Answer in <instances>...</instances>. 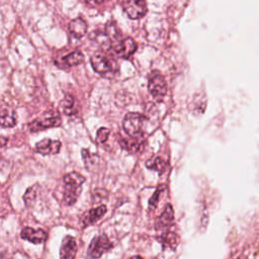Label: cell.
Returning <instances> with one entry per match:
<instances>
[{"label": "cell", "mask_w": 259, "mask_h": 259, "mask_svg": "<svg viewBox=\"0 0 259 259\" xmlns=\"http://www.w3.org/2000/svg\"><path fill=\"white\" fill-rule=\"evenodd\" d=\"M64 194L63 201L66 205L74 204L82 190V184L85 182V177L78 172H70L63 178Z\"/></svg>", "instance_id": "obj_1"}, {"label": "cell", "mask_w": 259, "mask_h": 259, "mask_svg": "<svg viewBox=\"0 0 259 259\" xmlns=\"http://www.w3.org/2000/svg\"><path fill=\"white\" fill-rule=\"evenodd\" d=\"M146 121L147 117L144 114L138 112H130L123 118L122 127L130 137L141 139L144 136V126Z\"/></svg>", "instance_id": "obj_2"}, {"label": "cell", "mask_w": 259, "mask_h": 259, "mask_svg": "<svg viewBox=\"0 0 259 259\" xmlns=\"http://www.w3.org/2000/svg\"><path fill=\"white\" fill-rule=\"evenodd\" d=\"M148 88L151 95L158 101H161L167 93V83L159 71L151 72L149 76Z\"/></svg>", "instance_id": "obj_3"}, {"label": "cell", "mask_w": 259, "mask_h": 259, "mask_svg": "<svg viewBox=\"0 0 259 259\" xmlns=\"http://www.w3.org/2000/svg\"><path fill=\"white\" fill-rule=\"evenodd\" d=\"M111 248L112 244L107 236L100 235L92 239L87 250V256L90 258H99L103 255V253L107 252Z\"/></svg>", "instance_id": "obj_4"}, {"label": "cell", "mask_w": 259, "mask_h": 259, "mask_svg": "<svg viewBox=\"0 0 259 259\" xmlns=\"http://www.w3.org/2000/svg\"><path fill=\"white\" fill-rule=\"evenodd\" d=\"M123 11L131 19H140L147 13L146 0H125L122 4Z\"/></svg>", "instance_id": "obj_5"}, {"label": "cell", "mask_w": 259, "mask_h": 259, "mask_svg": "<svg viewBox=\"0 0 259 259\" xmlns=\"http://www.w3.org/2000/svg\"><path fill=\"white\" fill-rule=\"evenodd\" d=\"M61 124V117L57 113L55 114H49V115H44L39 118H36L32 120L28 124V128L30 132H38L42 131L49 127H55L59 126Z\"/></svg>", "instance_id": "obj_6"}, {"label": "cell", "mask_w": 259, "mask_h": 259, "mask_svg": "<svg viewBox=\"0 0 259 259\" xmlns=\"http://www.w3.org/2000/svg\"><path fill=\"white\" fill-rule=\"evenodd\" d=\"M91 65L94 71L102 76H106L114 72L113 62L102 54H94L91 57Z\"/></svg>", "instance_id": "obj_7"}, {"label": "cell", "mask_w": 259, "mask_h": 259, "mask_svg": "<svg viewBox=\"0 0 259 259\" xmlns=\"http://www.w3.org/2000/svg\"><path fill=\"white\" fill-rule=\"evenodd\" d=\"M137 48L138 46L136 41L132 37H126L122 39L118 45H116L113 48V51L118 57L123 59H128L135 54V52L137 51Z\"/></svg>", "instance_id": "obj_8"}, {"label": "cell", "mask_w": 259, "mask_h": 259, "mask_svg": "<svg viewBox=\"0 0 259 259\" xmlns=\"http://www.w3.org/2000/svg\"><path fill=\"white\" fill-rule=\"evenodd\" d=\"M61 146L62 144L60 141L44 139L40 142L36 143L35 150L41 155H55L60 152Z\"/></svg>", "instance_id": "obj_9"}, {"label": "cell", "mask_w": 259, "mask_h": 259, "mask_svg": "<svg viewBox=\"0 0 259 259\" xmlns=\"http://www.w3.org/2000/svg\"><path fill=\"white\" fill-rule=\"evenodd\" d=\"M20 236H21L22 239L27 240V241H29L30 243H33V244H41L48 238V235L44 230H41V229H32L30 227L24 228L21 231Z\"/></svg>", "instance_id": "obj_10"}, {"label": "cell", "mask_w": 259, "mask_h": 259, "mask_svg": "<svg viewBox=\"0 0 259 259\" xmlns=\"http://www.w3.org/2000/svg\"><path fill=\"white\" fill-rule=\"evenodd\" d=\"M78 246L76 240L71 236H66L63 239L62 246L60 249V256L64 259H72L76 256Z\"/></svg>", "instance_id": "obj_11"}, {"label": "cell", "mask_w": 259, "mask_h": 259, "mask_svg": "<svg viewBox=\"0 0 259 259\" xmlns=\"http://www.w3.org/2000/svg\"><path fill=\"white\" fill-rule=\"evenodd\" d=\"M106 212V206L105 205H99L95 208H92L88 211H86L82 217H81V223L83 228H86L87 226L93 225L96 223L98 220H100L104 213Z\"/></svg>", "instance_id": "obj_12"}, {"label": "cell", "mask_w": 259, "mask_h": 259, "mask_svg": "<svg viewBox=\"0 0 259 259\" xmlns=\"http://www.w3.org/2000/svg\"><path fill=\"white\" fill-rule=\"evenodd\" d=\"M84 61V55L80 51H74L65 57H63L60 61H56V64L61 68H71L73 66H77Z\"/></svg>", "instance_id": "obj_13"}, {"label": "cell", "mask_w": 259, "mask_h": 259, "mask_svg": "<svg viewBox=\"0 0 259 259\" xmlns=\"http://www.w3.org/2000/svg\"><path fill=\"white\" fill-rule=\"evenodd\" d=\"M68 28H69V31L70 33L76 37V38H81L83 37L86 32H87V23L86 21L81 18V17H77V18H74L72 19L70 22H69V25H68Z\"/></svg>", "instance_id": "obj_14"}, {"label": "cell", "mask_w": 259, "mask_h": 259, "mask_svg": "<svg viewBox=\"0 0 259 259\" xmlns=\"http://www.w3.org/2000/svg\"><path fill=\"white\" fill-rule=\"evenodd\" d=\"M16 112L9 106L0 108V125L3 127H12L16 124Z\"/></svg>", "instance_id": "obj_15"}, {"label": "cell", "mask_w": 259, "mask_h": 259, "mask_svg": "<svg viewBox=\"0 0 259 259\" xmlns=\"http://www.w3.org/2000/svg\"><path fill=\"white\" fill-rule=\"evenodd\" d=\"M174 222V211L173 207L170 203H167L163 212L159 217L158 223H157V229H163L170 227Z\"/></svg>", "instance_id": "obj_16"}, {"label": "cell", "mask_w": 259, "mask_h": 259, "mask_svg": "<svg viewBox=\"0 0 259 259\" xmlns=\"http://www.w3.org/2000/svg\"><path fill=\"white\" fill-rule=\"evenodd\" d=\"M161 244L163 245V247H169L170 249L174 250L177 245H178V237L175 233H171V232H168V233H165L161 236V238H159Z\"/></svg>", "instance_id": "obj_17"}, {"label": "cell", "mask_w": 259, "mask_h": 259, "mask_svg": "<svg viewBox=\"0 0 259 259\" xmlns=\"http://www.w3.org/2000/svg\"><path fill=\"white\" fill-rule=\"evenodd\" d=\"M139 139H135V138H132L131 140L130 139H121L119 141V144H120V147L131 153H137L140 151V148L142 146V144L138 141Z\"/></svg>", "instance_id": "obj_18"}, {"label": "cell", "mask_w": 259, "mask_h": 259, "mask_svg": "<svg viewBox=\"0 0 259 259\" xmlns=\"http://www.w3.org/2000/svg\"><path fill=\"white\" fill-rule=\"evenodd\" d=\"M146 166L149 169L156 170V171H158L161 174L165 170V168H166V163L160 157H156V158H152L151 160H149L147 162Z\"/></svg>", "instance_id": "obj_19"}, {"label": "cell", "mask_w": 259, "mask_h": 259, "mask_svg": "<svg viewBox=\"0 0 259 259\" xmlns=\"http://www.w3.org/2000/svg\"><path fill=\"white\" fill-rule=\"evenodd\" d=\"M61 106L67 115L74 114V98L71 95H68L66 98H64V100L61 102Z\"/></svg>", "instance_id": "obj_20"}, {"label": "cell", "mask_w": 259, "mask_h": 259, "mask_svg": "<svg viewBox=\"0 0 259 259\" xmlns=\"http://www.w3.org/2000/svg\"><path fill=\"white\" fill-rule=\"evenodd\" d=\"M109 133H110V131L108 128L100 127L96 133V141L98 143H104L107 140Z\"/></svg>", "instance_id": "obj_21"}, {"label": "cell", "mask_w": 259, "mask_h": 259, "mask_svg": "<svg viewBox=\"0 0 259 259\" xmlns=\"http://www.w3.org/2000/svg\"><path fill=\"white\" fill-rule=\"evenodd\" d=\"M34 197H35V186L27 189L24 194V201H25L26 205L30 204L34 200Z\"/></svg>", "instance_id": "obj_22"}, {"label": "cell", "mask_w": 259, "mask_h": 259, "mask_svg": "<svg viewBox=\"0 0 259 259\" xmlns=\"http://www.w3.org/2000/svg\"><path fill=\"white\" fill-rule=\"evenodd\" d=\"M160 189L161 188H159V189H157L156 190V192L154 193V195L150 198V200H149V204H150V207H156L157 206V203H158V198H159V193H160Z\"/></svg>", "instance_id": "obj_23"}, {"label": "cell", "mask_w": 259, "mask_h": 259, "mask_svg": "<svg viewBox=\"0 0 259 259\" xmlns=\"http://www.w3.org/2000/svg\"><path fill=\"white\" fill-rule=\"evenodd\" d=\"M106 0H85V2L88 4V5H91V6H95V5H99V4H102L103 2H105Z\"/></svg>", "instance_id": "obj_24"}, {"label": "cell", "mask_w": 259, "mask_h": 259, "mask_svg": "<svg viewBox=\"0 0 259 259\" xmlns=\"http://www.w3.org/2000/svg\"><path fill=\"white\" fill-rule=\"evenodd\" d=\"M7 144V138L5 137H0V148L5 146Z\"/></svg>", "instance_id": "obj_25"}]
</instances>
